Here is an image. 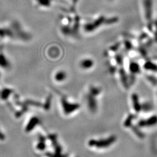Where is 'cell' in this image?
I'll return each mask as SVG.
<instances>
[{
	"mask_svg": "<svg viewBox=\"0 0 157 157\" xmlns=\"http://www.w3.org/2000/svg\"><path fill=\"white\" fill-rule=\"evenodd\" d=\"M93 65V61L91 59H83L81 62V67L83 69H89Z\"/></svg>",
	"mask_w": 157,
	"mask_h": 157,
	"instance_id": "1",
	"label": "cell"
}]
</instances>
